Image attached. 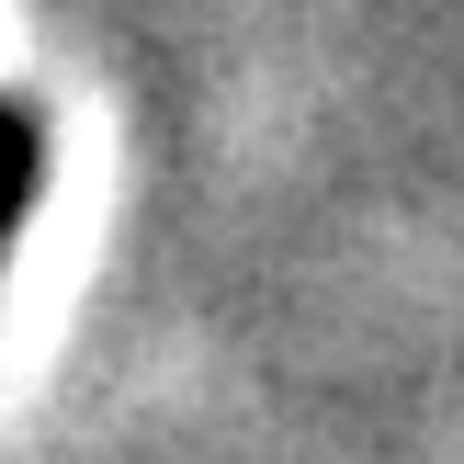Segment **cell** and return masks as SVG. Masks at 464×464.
Segmentation results:
<instances>
[{"instance_id":"1","label":"cell","mask_w":464,"mask_h":464,"mask_svg":"<svg viewBox=\"0 0 464 464\" xmlns=\"http://www.w3.org/2000/svg\"><path fill=\"white\" fill-rule=\"evenodd\" d=\"M45 193V102L34 91H0V261H12V227Z\"/></svg>"}]
</instances>
